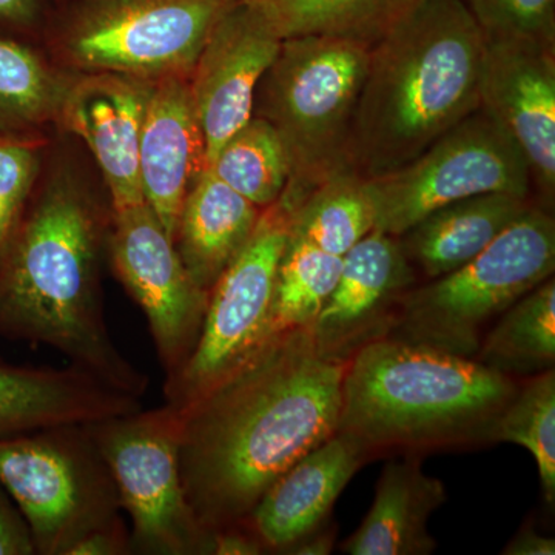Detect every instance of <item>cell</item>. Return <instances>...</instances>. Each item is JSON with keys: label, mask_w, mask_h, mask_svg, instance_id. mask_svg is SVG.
I'll list each match as a JSON object with an SVG mask.
<instances>
[{"label": "cell", "mask_w": 555, "mask_h": 555, "mask_svg": "<svg viewBox=\"0 0 555 555\" xmlns=\"http://www.w3.org/2000/svg\"><path fill=\"white\" fill-rule=\"evenodd\" d=\"M347 361L321 352L310 327L288 328L179 411L182 485L203 528L246 520L288 467L337 433Z\"/></svg>", "instance_id": "1"}, {"label": "cell", "mask_w": 555, "mask_h": 555, "mask_svg": "<svg viewBox=\"0 0 555 555\" xmlns=\"http://www.w3.org/2000/svg\"><path fill=\"white\" fill-rule=\"evenodd\" d=\"M112 207L75 179L35 189L0 261V337L57 350L73 366L138 398L149 377L120 353L101 286Z\"/></svg>", "instance_id": "2"}, {"label": "cell", "mask_w": 555, "mask_h": 555, "mask_svg": "<svg viewBox=\"0 0 555 555\" xmlns=\"http://www.w3.org/2000/svg\"><path fill=\"white\" fill-rule=\"evenodd\" d=\"M485 35L463 0H423L369 53L349 167L372 178L403 167L480 108Z\"/></svg>", "instance_id": "3"}, {"label": "cell", "mask_w": 555, "mask_h": 555, "mask_svg": "<svg viewBox=\"0 0 555 555\" xmlns=\"http://www.w3.org/2000/svg\"><path fill=\"white\" fill-rule=\"evenodd\" d=\"M517 386L474 358L385 335L347 361L337 433L369 456L489 443Z\"/></svg>", "instance_id": "4"}, {"label": "cell", "mask_w": 555, "mask_h": 555, "mask_svg": "<svg viewBox=\"0 0 555 555\" xmlns=\"http://www.w3.org/2000/svg\"><path fill=\"white\" fill-rule=\"evenodd\" d=\"M371 47L337 36L283 39L259 80L254 113L283 142L288 181L280 203L294 211L326 179L350 169V131ZM352 170V169H350Z\"/></svg>", "instance_id": "5"}, {"label": "cell", "mask_w": 555, "mask_h": 555, "mask_svg": "<svg viewBox=\"0 0 555 555\" xmlns=\"http://www.w3.org/2000/svg\"><path fill=\"white\" fill-rule=\"evenodd\" d=\"M554 270V217L534 204L465 266L409 288L393 318V337L473 358L488 321Z\"/></svg>", "instance_id": "6"}, {"label": "cell", "mask_w": 555, "mask_h": 555, "mask_svg": "<svg viewBox=\"0 0 555 555\" xmlns=\"http://www.w3.org/2000/svg\"><path fill=\"white\" fill-rule=\"evenodd\" d=\"M0 483L27 518L40 555H68L122 511L115 480L86 425L0 440Z\"/></svg>", "instance_id": "7"}, {"label": "cell", "mask_w": 555, "mask_h": 555, "mask_svg": "<svg viewBox=\"0 0 555 555\" xmlns=\"http://www.w3.org/2000/svg\"><path fill=\"white\" fill-rule=\"evenodd\" d=\"M130 516L131 554L211 555V532L189 505L179 465L181 412L170 404L86 425Z\"/></svg>", "instance_id": "8"}, {"label": "cell", "mask_w": 555, "mask_h": 555, "mask_svg": "<svg viewBox=\"0 0 555 555\" xmlns=\"http://www.w3.org/2000/svg\"><path fill=\"white\" fill-rule=\"evenodd\" d=\"M230 0H67L57 47L73 67L145 80L189 78Z\"/></svg>", "instance_id": "9"}, {"label": "cell", "mask_w": 555, "mask_h": 555, "mask_svg": "<svg viewBox=\"0 0 555 555\" xmlns=\"http://www.w3.org/2000/svg\"><path fill=\"white\" fill-rule=\"evenodd\" d=\"M375 229L403 235L437 208L483 193L531 198V175L514 139L478 108L403 167L366 178Z\"/></svg>", "instance_id": "10"}, {"label": "cell", "mask_w": 555, "mask_h": 555, "mask_svg": "<svg viewBox=\"0 0 555 555\" xmlns=\"http://www.w3.org/2000/svg\"><path fill=\"white\" fill-rule=\"evenodd\" d=\"M288 228L291 211L280 201L262 208L246 246L208 295L195 352L177 377L164 383L167 404L188 408L273 337L278 268Z\"/></svg>", "instance_id": "11"}, {"label": "cell", "mask_w": 555, "mask_h": 555, "mask_svg": "<svg viewBox=\"0 0 555 555\" xmlns=\"http://www.w3.org/2000/svg\"><path fill=\"white\" fill-rule=\"evenodd\" d=\"M107 254L116 278L144 312L164 377L170 382L195 352L210 294L189 275L145 201L112 208Z\"/></svg>", "instance_id": "12"}, {"label": "cell", "mask_w": 555, "mask_h": 555, "mask_svg": "<svg viewBox=\"0 0 555 555\" xmlns=\"http://www.w3.org/2000/svg\"><path fill=\"white\" fill-rule=\"evenodd\" d=\"M281 42L251 0H230L219 14L189 76L207 166L251 118L255 91Z\"/></svg>", "instance_id": "13"}, {"label": "cell", "mask_w": 555, "mask_h": 555, "mask_svg": "<svg viewBox=\"0 0 555 555\" xmlns=\"http://www.w3.org/2000/svg\"><path fill=\"white\" fill-rule=\"evenodd\" d=\"M480 108L521 150L532 189L550 210L555 196V46L485 39Z\"/></svg>", "instance_id": "14"}, {"label": "cell", "mask_w": 555, "mask_h": 555, "mask_svg": "<svg viewBox=\"0 0 555 555\" xmlns=\"http://www.w3.org/2000/svg\"><path fill=\"white\" fill-rule=\"evenodd\" d=\"M415 270L400 241L374 229L343 257L339 280L310 326L321 352L345 358L392 327Z\"/></svg>", "instance_id": "15"}, {"label": "cell", "mask_w": 555, "mask_h": 555, "mask_svg": "<svg viewBox=\"0 0 555 555\" xmlns=\"http://www.w3.org/2000/svg\"><path fill=\"white\" fill-rule=\"evenodd\" d=\"M153 80L87 73L68 83L57 119L89 147L104 177L112 208L142 203L139 141Z\"/></svg>", "instance_id": "16"}, {"label": "cell", "mask_w": 555, "mask_h": 555, "mask_svg": "<svg viewBox=\"0 0 555 555\" xmlns=\"http://www.w3.org/2000/svg\"><path fill=\"white\" fill-rule=\"evenodd\" d=\"M206 169V139L189 78L153 80L139 141V179L145 203L171 241L185 195Z\"/></svg>", "instance_id": "17"}, {"label": "cell", "mask_w": 555, "mask_h": 555, "mask_svg": "<svg viewBox=\"0 0 555 555\" xmlns=\"http://www.w3.org/2000/svg\"><path fill=\"white\" fill-rule=\"evenodd\" d=\"M367 459L353 438L335 433L288 467L244 521L268 553L287 554L327 524L339 494Z\"/></svg>", "instance_id": "18"}, {"label": "cell", "mask_w": 555, "mask_h": 555, "mask_svg": "<svg viewBox=\"0 0 555 555\" xmlns=\"http://www.w3.org/2000/svg\"><path fill=\"white\" fill-rule=\"evenodd\" d=\"M443 481L427 476L416 456L387 463L360 528L343 543L350 555H427L437 542L429 518L447 502Z\"/></svg>", "instance_id": "19"}, {"label": "cell", "mask_w": 555, "mask_h": 555, "mask_svg": "<svg viewBox=\"0 0 555 555\" xmlns=\"http://www.w3.org/2000/svg\"><path fill=\"white\" fill-rule=\"evenodd\" d=\"M534 204L513 193L469 196L437 208L398 241L412 268L434 280L476 258Z\"/></svg>", "instance_id": "20"}, {"label": "cell", "mask_w": 555, "mask_h": 555, "mask_svg": "<svg viewBox=\"0 0 555 555\" xmlns=\"http://www.w3.org/2000/svg\"><path fill=\"white\" fill-rule=\"evenodd\" d=\"M261 211L210 170L199 175L185 195L173 235L179 258L196 286L210 294L246 246Z\"/></svg>", "instance_id": "21"}, {"label": "cell", "mask_w": 555, "mask_h": 555, "mask_svg": "<svg viewBox=\"0 0 555 555\" xmlns=\"http://www.w3.org/2000/svg\"><path fill=\"white\" fill-rule=\"evenodd\" d=\"M281 39L337 36L374 47L423 0H251Z\"/></svg>", "instance_id": "22"}, {"label": "cell", "mask_w": 555, "mask_h": 555, "mask_svg": "<svg viewBox=\"0 0 555 555\" xmlns=\"http://www.w3.org/2000/svg\"><path fill=\"white\" fill-rule=\"evenodd\" d=\"M477 361L500 374L535 375L554 369L555 280L547 278L502 313L477 350Z\"/></svg>", "instance_id": "23"}, {"label": "cell", "mask_w": 555, "mask_h": 555, "mask_svg": "<svg viewBox=\"0 0 555 555\" xmlns=\"http://www.w3.org/2000/svg\"><path fill=\"white\" fill-rule=\"evenodd\" d=\"M375 229L366 178L346 169L326 179L291 214L288 235L345 257Z\"/></svg>", "instance_id": "24"}, {"label": "cell", "mask_w": 555, "mask_h": 555, "mask_svg": "<svg viewBox=\"0 0 555 555\" xmlns=\"http://www.w3.org/2000/svg\"><path fill=\"white\" fill-rule=\"evenodd\" d=\"M67 86L30 47L0 36V131L38 134L57 119Z\"/></svg>", "instance_id": "25"}, {"label": "cell", "mask_w": 555, "mask_h": 555, "mask_svg": "<svg viewBox=\"0 0 555 555\" xmlns=\"http://www.w3.org/2000/svg\"><path fill=\"white\" fill-rule=\"evenodd\" d=\"M207 169L259 208L275 204L288 181V159L275 129L251 116L219 149Z\"/></svg>", "instance_id": "26"}, {"label": "cell", "mask_w": 555, "mask_h": 555, "mask_svg": "<svg viewBox=\"0 0 555 555\" xmlns=\"http://www.w3.org/2000/svg\"><path fill=\"white\" fill-rule=\"evenodd\" d=\"M343 258L288 235L278 268L273 335L310 327L334 292Z\"/></svg>", "instance_id": "27"}, {"label": "cell", "mask_w": 555, "mask_h": 555, "mask_svg": "<svg viewBox=\"0 0 555 555\" xmlns=\"http://www.w3.org/2000/svg\"><path fill=\"white\" fill-rule=\"evenodd\" d=\"M72 404L67 372L0 363V440L62 425Z\"/></svg>", "instance_id": "28"}, {"label": "cell", "mask_w": 555, "mask_h": 555, "mask_svg": "<svg viewBox=\"0 0 555 555\" xmlns=\"http://www.w3.org/2000/svg\"><path fill=\"white\" fill-rule=\"evenodd\" d=\"M492 441L528 449L539 467L547 505L555 502V372L547 369L517 386L492 433Z\"/></svg>", "instance_id": "29"}, {"label": "cell", "mask_w": 555, "mask_h": 555, "mask_svg": "<svg viewBox=\"0 0 555 555\" xmlns=\"http://www.w3.org/2000/svg\"><path fill=\"white\" fill-rule=\"evenodd\" d=\"M39 169L38 134L0 131V261L38 184Z\"/></svg>", "instance_id": "30"}, {"label": "cell", "mask_w": 555, "mask_h": 555, "mask_svg": "<svg viewBox=\"0 0 555 555\" xmlns=\"http://www.w3.org/2000/svg\"><path fill=\"white\" fill-rule=\"evenodd\" d=\"M485 39L555 46V0H463Z\"/></svg>", "instance_id": "31"}, {"label": "cell", "mask_w": 555, "mask_h": 555, "mask_svg": "<svg viewBox=\"0 0 555 555\" xmlns=\"http://www.w3.org/2000/svg\"><path fill=\"white\" fill-rule=\"evenodd\" d=\"M36 545L27 518L0 483V555H35Z\"/></svg>", "instance_id": "32"}, {"label": "cell", "mask_w": 555, "mask_h": 555, "mask_svg": "<svg viewBox=\"0 0 555 555\" xmlns=\"http://www.w3.org/2000/svg\"><path fill=\"white\" fill-rule=\"evenodd\" d=\"M131 554L130 529L122 517L94 529L72 547L68 555H127Z\"/></svg>", "instance_id": "33"}, {"label": "cell", "mask_w": 555, "mask_h": 555, "mask_svg": "<svg viewBox=\"0 0 555 555\" xmlns=\"http://www.w3.org/2000/svg\"><path fill=\"white\" fill-rule=\"evenodd\" d=\"M259 537L246 524L225 526L211 532V555H259L266 554Z\"/></svg>", "instance_id": "34"}, {"label": "cell", "mask_w": 555, "mask_h": 555, "mask_svg": "<svg viewBox=\"0 0 555 555\" xmlns=\"http://www.w3.org/2000/svg\"><path fill=\"white\" fill-rule=\"evenodd\" d=\"M47 14V0H0V24L16 30H35Z\"/></svg>", "instance_id": "35"}, {"label": "cell", "mask_w": 555, "mask_h": 555, "mask_svg": "<svg viewBox=\"0 0 555 555\" xmlns=\"http://www.w3.org/2000/svg\"><path fill=\"white\" fill-rule=\"evenodd\" d=\"M505 555H554L555 540L553 537L539 534L534 526L524 525L502 551Z\"/></svg>", "instance_id": "36"}, {"label": "cell", "mask_w": 555, "mask_h": 555, "mask_svg": "<svg viewBox=\"0 0 555 555\" xmlns=\"http://www.w3.org/2000/svg\"><path fill=\"white\" fill-rule=\"evenodd\" d=\"M335 540H337V528L326 524L323 528L317 529L312 534L295 543V545L287 551V554L327 555L334 550Z\"/></svg>", "instance_id": "37"}, {"label": "cell", "mask_w": 555, "mask_h": 555, "mask_svg": "<svg viewBox=\"0 0 555 555\" xmlns=\"http://www.w3.org/2000/svg\"><path fill=\"white\" fill-rule=\"evenodd\" d=\"M53 2L56 3V5H62V3L67 2V0H53Z\"/></svg>", "instance_id": "38"}]
</instances>
